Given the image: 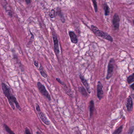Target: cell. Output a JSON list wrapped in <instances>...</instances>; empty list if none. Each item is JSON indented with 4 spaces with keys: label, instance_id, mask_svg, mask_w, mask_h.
Masks as SVG:
<instances>
[{
    "label": "cell",
    "instance_id": "cell-1",
    "mask_svg": "<svg viewBox=\"0 0 134 134\" xmlns=\"http://www.w3.org/2000/svg\"><path fill=\"white\" fill-rule=\"evenodd\" d=\"M1 87L3 93L5 97L7 98L8 102L10 106L13 110L15 109V107L20 111H21V108L16 98L13 95L9 87L4 82L1 83Z\"/></svg>",
    "mask_w": 134,
    "mask_h": 134
},
{
    "label": "cell",
    "instance_id": "cell-2",
    "mask_svg": "<svg viewBox=\"0 0 134 134\" xmlns=\"http://www.w3.org/2000/svg\"><path fill=\"white\" fill-rule=\"evenodd\" d=\"M91 28L92 32H93L96 35L102 38L103 39L108 40L110 42H113V37L107 33L99 30L97 27L93 25H91Z\"/></svg>",
    "mask_w": 134,
    "mask_h": 134
},
{
    "label": "cell",
    "instance_id": "cell-3",
    "mask_svg": "<svg viewBox=\"0 0 134 134\" xmlns=\"http://www.w3.org/2000/svg\"><path fill=\"white\" fill-rule=\"evenodd\" d=\"M37 87L39 91L41 94L46 97L49 101L51 100V96L50 95L48 91L46 89V87L44 85L42 84L40 82H38L37 83Z\"/></svg>",
    "mask_w": 134,
    "mask_h": 134
},
{
    "label": "cell",
    "instance_id": "cell-4",
    "mask_svg": "<svg viewBox=\"0 0 134 134\" xmlns=\"http://www.w3.org/2000/svg\"><path fill=\"white\" fill-rule=\"evenodd\" d=\"M35 107L36 109L37 110L41 120L43 122V123H44L46 125H50V121L48 120L44 113L41 111V108H40V106L39 105V104L36 103Z\"/></svg>",
    "mask_w": 134,
    "mask_h": 134
},
{
    "label": "cell",
    "instance_id": "cell-5",
    "mask_svg": "<svg viewBox=\"0 0 134 134\" xmlns=\"http://www.w3.org/2000/svg\"><path fill=\"white\" fill-rule=\"evenodd\" d=\"M115 61L113 58H111L109 61L108 65V71L106 78L107 80L109 79L112 76L114 71V66H115Z\"/></svg>",
    "mask_w": 134,
    "mask_h": 134
},
{
    "label": "cell",
    "instance_id": "cell-6",
    "mask_svg": "<svg viewBox=\"0 0 134 134\" xmlns=\"http://www.w3.org/2000/svg\"><path fill=\"white\" fill-rule=\"evenodd\" d=\"M52 37L53 41L54 51L56 55H59L60 52L59 47V41L57 37V35L55 31L52 32Z\"/></svg>",
    "mask_w": 134,
    "mask_h": 134
},
{
    "label": "cell",
    "instance_id": "cell-7",
    "mask_svg": "<svg viewBox=\"0 0 134 134\" xmlns=\"http://www.w3.org/2000/svg\"><path fill=\"white\" fill-rule=\"evenodd\" d=\"M103 86L100 81H98L97 85V96L98 98L100 100L104 96V92L103 90Z\"/></svg>",
    "mask_w": 134,
    "mask_h": 134
},
{
    "label": "cell",
    "instance_id": "cell-8",
    "mask_svg": "<svg viewBox=\"0 0 134 134\" xmlns=\"http://www.w3.org/2000/svg\"><path fill=\"white\" fill-rule=\"evenodd\" d=\"M79 78L81 80V81L82 82V84H83L84 86L85 87V89L87 91L88 93L89 94L91 93L92 91H91L90 87V85H89L87 80L85 78L83 75H82L81 74L80 75Z\"/></svg>",
    "mask_w": 134,
    "mask_h": 134
},
{
    "label": "cell",
    "instance_id": "cell-9",
    "mask_svg": "<svg viewBox=\"0 0 134 134\" xmlns=\"http://www.w3.org/2000/svg\"><path fill=\"white\" fill-rule=\"evenodd\" d=\"M120 18L117 13H115L113 19V25L115 30H118L120 26Z\"/></svg>",
    "mask_w": 134,
    "mask_h": 134
},
{
    "label": "cell",
    "instance_id": "cell-10",
    "mask_svg": "<svg viewBox=\"0 0 134 134\" xmlns=\"http://www.w3.org/2000/svg\"><path fill=\"white\" fill-rule=\"evenodd\" d=\"M69 35L71 42L73 44H76L78 42V39L76 34L73 31H69Z\"/></svg>",
    "mask_w": 134,
    "mask_h": 134
},
{
    "label": "cell",
    "instance_id": "cell-11",
    "mask_svg": "<svg viewBox=\"0 0 134 134\" xmlns=\"http://www.w3.org/2000/svg\"><path fill=\"white\" fill-rule=\"evenodd\" d=\"M89 118H91L93 115L94 109V102L92 100L89 102Z\"/></svg>",
    "mask_w": 134,
    "mask_h": 134
},
{
    "label": "cell",
    "instance_id": "cell-12",
    "mask_svg": "<svg viewBox=\"0 0 134 134\" xmlns=\"http://www.w3.org/2000/svg\"><path fill=\"white\" fill-rule=\"evenodd\" d=\"M126 107H127V110L129 111H132L133 107V102L132 98L131 96H129L127 100Z\"/></svg>",
    "mask_w": 134,
    "mask_h": 134
},
{
    "label": "cell",
    "instance_id": "cell-13",
    "mask_svg": "<svg viewBox=\"0 0 134 134\" xmlns=\"http://www.w3.org/2000/svg\"><path fill=\"white\" fill-rule=\"evenodd\" d=\"M78 91L82 96L85 97L87 98L88 97L89 94L83 86H79L78 87Z\"/></svg>",
    "mask_w": 134,
    "mask_h": 134
},
{
    "label": "cell",
    "instance_id": "cell-14",
    "mask_svg": "<svg viewBox=\"0 0 134 134\" xmlns=\"http://www.w3.org/2000/svg\"><path fill=\"white\" fill-rule=\"evenodd\" d=\"M39 71L40 72V74L43 77H44V78H47V75L46 74V73L44 71V68L43 67V66H42L41 64L40 65V67L39 68Z\"/></svg>",
    "mask_w": 134,
    "mask_h": 134
},
{
    "label": "cell",
    "instance_id": "cell-15",
    "mask_svg": "<svg viewBox=\"0 0 134 134\" xmlns=\"http://www.w3.org/2000/svg\"><path fill=\"white\" fill-rule=\"evenodd\" d=\"M57 14L58 15V16L59 17L60 19L61 20V22L64 23L65 22V18L64 16L63 15V13H62L60 11H59L57 12Z\"/></svg>",
    "mask_w": 134,
    "mask_h": 134
},
{
    "label": "cell",
    "instance_id": "cell-16",
    "mask_svg": "<svg viewBox=\"0 0 134 134\" xmlns=\"http://www.w3.org/2000/svg\"><path fill=\"white\" fill-rule=\"evenodd\" d=\"M4 127L5 130L6 131V132H7L8 134H15V133H14V132L11 129L9 128V127L7 125L5 124H4Z\"/></svg>",
    "mask_w": 134,
    "mask_h": 134
},
{
    "label": "cell",
    "instance_id": "cell-17",
    "mask_svg": "<svg viewBox=\"0 0 134 134\" xmlns=\"http://www.w3.org/2000/svg\"><path fill=\"white\" fill-rule=\"evenodd\" d=\"M127 82L129 84L132 83L134 82V73L128 76L127 78Z\"/></svg>",
    "mask_w": 134,
    "mask_h": 134
},
{
    "label": "cell",
    "instance_id": "cell-18",
    "mask_svg": "<svg viewBox=\"0 0 134 134\" xmlns=\"http://www.w3.org/2000/svg\"><path fill=\"white\" fill-rule=\"evenodd\" d=\"M104 9L105 11V15L106 16H108L110 13L109 8L108 5L106 4H104Z\"/></svg>",
    "mask_w": 134,
    "mask_h": 134
},
{
    "label": "cell",
    "instance_id": "cell-19",
    "mask_svg": "<svg viewBox=\"0 0 134 134\" xmlns=\"http://www.w3.org/2000/svg\"><path fill=\"white\" fill-rule=\"evenodd\" d=\"M92 1L93 3V5L95 11L96 12H97L98 11V6L97 0H92Z\"/></svg>",
    "mask_w": 134,
    "mask_h": 134
},
{
    "label": "cell",
    "instance_id": "cell-20",
    "mask_svg": "<svg viewBox=\"0 0 134 134\" xmlns=\"http://www.w3.org/2000/svg\"><path fill=\"white\" fill-rule=\"evenodd\" d=\"M122 129H123V127L122 126H120L117 130H115L113 134H120L122 132Z\"/></svg>",
    "mask_w": 134,
    "mask_h": 134
},
{
    "label": "cell",
    "instance_id": "cell-21",
    "mask_svg": "<svg viewBox=\"0 0 134 134\" xmlns=\"http://www.w3.org/2000/svg\"><path fill=\"white\" fill-rule=\"evenodd\" d=\"M50 17L51 18H54L55 16V11L54 9H52L49 13Z\"/></svg>",
    "mask_w": 134,
    "mask_h": 134
},
{
    "label": "cell",
    "instance_id": "cell-22",
    "mask_svg": "<svg viewBox=\"0 0 134 134\" xmlns=\"http://www.w3.org/2000/svg\"><path fill=\"white\" fill-rule=\"evenodd\" d=\"M56 80L59 84H60L62 85H63V86H65V85H66L65 84V83L63 82L62 80H61L60 78H56Z\"/></svg>",
    "mask_w": 134,
    "mask_h": 134
},
{
    "label": "cell",
    "instance_id": "cell-23",
    "mask_svg": "<svg viewBox=\"0 0 134 134\" xmlns=\"http://www.w3.org/2000/svg\"><path fill=\"white\" fill-rule=\"evenodd\" d=\"M25 134H32L28 128L26 127L25 129Z\"/></svg>",
    "mask_w": 134,
    "mask_h": 134
},
{
    "label": "cell",
    "instance_id": "cell-24",
    "mask_svg": "<svg viewBox=\"0 0 134 134\" xmlns=\"http://www.w3.org/2000/svg\"><path fill=\"white\" fill-rule=\"evenodd\" d=\"M7 12L8 14V15H9L10 17H13V13L10 10H8L7 11Z\"/></svg>",
    "mask_w": 134,
    "mask_h": 134
},
{
    "label": "cell",
    "instance_id": "cell-25",
    "mask_svg": "<svg viewBox=\"0 0 134 134\" xmlns=\"http://www.w3.org/2000/svg\"><path fill=\"white\" fill-rule=\"evenodd\" d=\"M34 65L37 67H38L39 66V63L37 60H34Z\"/></svg>",
    "mask_w": 134,
    "mask_h": 134
},
{
    "label": "cell",
    "instance_id": "cell-26",
    "mask_svg": "<svg viewBox=\"0 0 134 134\" xmlns=\"http://www.w3.org/2000/svg\"><path fill=\"white\" fill-rule=\"evenodd\" d=\"M26 3L27 4H30L31 0H25Z\"/></svg>",
    "mask_w": 134,
    "mask_h": 134
},
{
    "label": "cell",
    "instance_id": "cell-27",
    "mask_svg": "<svg viewBox=\"0 0 134 134\" xmlns=\"http://www.w3.org/2000/svg\"><path fill=\"white\" fill-rule=\"evenodd\" d=\"M130 87H131V88L133 89V90H134V83L133 84L131 85L130 86Z\"/></svg>",
    "mask_w": 134,
    "mask_h": 134
},
{
    "label": "cell",
    "instance_id": "cell-28",
    "mask_svg": "<svg viewBox=\"0 0 134 134\" xmlns=\"http://www.w3.org/2000/svg\"><path fill=\"white\" fill-rule=\"evenodd\" d=\"M36 134H42L41 133H40V132H39V131H37V132H36Z\"/></svg>",
    "mask_w": 134,
    "mask_h": 134
},
{
    "label": "cell",
    "instance_id": "cell-29",
    "mask_svg": "<svg viewBox=\"0 0 134 134\" xmlns=\"http://www.w3.org/2000/svg\"><path fill=\"white\" fill-rule=\"evenodd\" d=\"M133 25H134V20H133Z\"/></svg>",
    "mask_w": 134,
    "mask_h": 134
},
{
    "label": "cell",
    "instance_id": "cell-30",
    "mask_svg": "<svg viewBox=\"0 0 134 134\" xmlns=\"http://www.w3.org/2000/svg\"><path fill=\"white\" fill-rule=\"evenodd\" d=\"M19 0L20 1V0Z\"/></svg>",
    "mask_w": 134,
    "mask_h": 134
},
{
    "label": "cell",
    "instance_id": "cell-31",
    "mask_svg": "<svg viewBox=\"0 0 134 134\" xmlns=\"http://www.w3.org/2000/svg\"></svg>",
    "mask_w": 134,
    "mask_h": 134
}]
</instances>
